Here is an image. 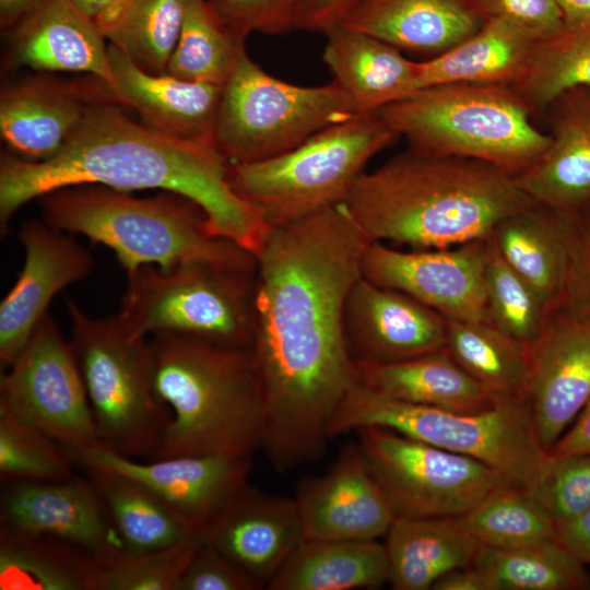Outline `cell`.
Masks as SVG:
<instances>
[{
  "label": "cell",
  "mask_w": 590,
  "mask_h": 590,
  "mask_svg": "<svg viewBox=\"0 0 590 590\" xmlns=\"http://www.w3.org/2000/svg\"><path fill=\"white\" fill-rule=\"evenodd\" d=\"M355 366L358 384L396 400L472 413L499 403L446 347L401 362Z\"/></svg>",
  "instance_id": "cell-31"
},
{
  "label": "cell",
  "mask_w": 590,
  "mask_h": 590,
  "mask_svg": "<svg viewBox=\"0 0 590 590\" xmlns=\"http://www.w3.org/2000/svg\"><path fill=\"white\" fill-rule=\"evenodd\" d=\"M486 19L499 17L526 30L538 39L550 37L565 27L555 0H474Z\"/></svg>",
  "instance_id": "cell-47"
},
{
  "label": "cell",
  "mask_w": 590,
  "mask_h": 590,
  "mask_svg": "<svg viewBox=\"0 0 590 590\" xmlns=\"http://www.w3.org/2000/svg\"><path fill=\"white\" fill-rule=\"evenodd\" d=\"M148 338L153 386L172 412L148 460L251 457L261 447L263 427V391L252 349L172 332Z\"/></svg>",
  "instance_id": "cell-4"
},
{
  "label": "cell",
  "mask_w": 590,
  "mask_h": 590,
  "mask_svg": "<svg viewBox=\"0 0 590 590\" xmlns=\"http://www.w3.org/2000/svg\"><path fill=\"white\" fill-rule=\"evenodd\" d=\"M446 321L452 358L497 402L528 403V344L491 322Z\"/></svg>",
  "instance_id": "cell-34"
},
{
  "label": "cell",
  "mask_w": 590,
  "mask_h": 590,
  "mask_svg": "<svg viewBox=\"0 0 590 590\" xmlns=\"http://www.w3.org/2000/svg\"><path fill=\"white\" fill-rule=\"evenodd\" d=\"M389 579L397 590H427L450 570L473 564L477 541L458 517H397L386 533Z\"/></svg>",
  "instance_id": "cell-29"
},
{
  "label": "cell",
  "mask_w": 590,
  "mask_h": 590,
  "mask_svg": "<svg viewBox=\"0 0 590 590\" xmlns=\"http://www.w3.org/2000/svg\"><path fill=\"white\" fill-rule=\"evenodd\" d=\"M75 4L93 21L105 12L117 0H73Z\"/></svg>",
  "instance_id": "cell-55"
},
{
  "label": "cell",
  "mask_w": 590,
  "mask_h": 590,
  "mask_svg": "<svg viewBox=\"0 0 590 590\" xmlns=\"http://www.w3.org/2000/svg\"><path fill=\"white\" fill-rule=\"evenodd\" d=\"M127 274L118 316L133 334L172 332L252 346L256 271L191 262L170 270L144 266Z\"/></svg>",
  "instance_id": "cell-10"
},
{
  "label": "cell",
  "mask_w": 590,
  "mask_h": 590,
  "mask_svg": "<svg viewBox=\"0 0 590 590\" xmlns=\"http://www.w3.org/2000/svg\"><path fill=\"white\" fill-rule=\"evenodd\" d=\"M550 107L551 143L516 180L538 204L574 219L590 206V87L571 90Z\"/></svg>",
  "instance_id": "cell-24"
},
{
  "label": "cell",
  "mask_w": 590,
  "mask_h": 590,
  "mask_svg": "<svg viewBox=\"0 0 590 590\" xmlns=\"http://www.w3.org/2000/svg\"><path fill=\"white\" fill-rule=\"evenodd\" d=\"M101 102L118 103L111 87L94 75L72 81L48 75L25 79L1 92L2 140L21 158L48 160L62 149L87 108Z\"/></svg>",
  "instance_id": "cell-20"
},
{
  "label": "cell",
  "mask_w": 590,
  "mask_h": 590,
  "mask_svg": "<svg viewBox=\"0 0 590 590\" xmlns=\"http://www.w3.org/2000/svg\"><path fill=\"white\" fill-rule=\"evenodd\" d=\"M108 56L119 104L132 107L157 131L214 148L223 86L148 72L110 44Z\"/></svg>",
  "instance_id": "cell-25"
},
{
  "label": "cell",
  "mask_w": 590,
  "mask_h": 590,
  "mask_svg": "<svg viewBox=\"0 0 590 590\" xmlns=\"http://www.w3.org/2000/svg\"><path fill=\"white\" fill-rule=\"evenodd\" d=\"M564 296L590 309V206L571 219L570 269Z\"/></svg>",
  "instance_id": "cell-48"
},
{
  "label": "cell",
  "mask_w": 590,
  "mask_h": 590,
  "mask_svg": "<svg viewBox=\"0 0 590 590\" xmlns=\"http://www.w3.org/2000/svg\"><path fill=\"white\" fill-rule=\"evenodd\" d=\"M528 405L547 452L590 399V309L563 296L528 344Z\"/></svg>",
  "instance_id": "cell-14"
},
{
  "label": "cell",
  "mask_w": 590,
  "mask_h": 590,
  "mask_svg": "<svg viewBox=\"0 0 590 590\" xmlns=\"http://www.w3.org/2000/svg\"><path fill=\"white\" fill-rule=\"evenodd\" d=\"M83 472L98 492L123 552L163 550L205 532L129 476L94 470Z\"/></svg>",
  "instance_id": "cell-33"
},
{
  "label": "cell",
  "mask_w": 590,
  "mask_h": 590,
  "mask_svg": "<svg viewBox=\"0 0 590 590\" xmlns=\"http://www.w3.org/2000/svg\"><path fill=\"white\" fill-rule=\"evenodd\" d=\"M434 590H493L488 578L473 564L457 568L441 576Z\"/></svg>",
  "instance_id": "cell-52"
},
{
  "label": "cell",
  "mask_w": 590,
  "mask_h": 590,
  "mask_svg": "<svg viewBox=\"0 0 590 590\" xmlns=\"http://www.w3.org/2000/svg\"><path fill=\"white\" fill-rule=\"evenodd\" d=\"M5 33L12 64L94 75L115 94L106 38L73 0H42Z\"/></svg>",
  "instance_id": "cell-23"
},
{
  "label": "cell",
  "mask_w": 590,
  "mask_h": 590,
  "mask_svg": "<svg viewBox=\"0 0 590 590\" xmlns=\"http://www.w3.org/2000/svg\"><path fill=\"white\" fill-rule=\"evenodd\" d=\"M326 35L323 61L357 115L377 113L417 92L418 61L397 47L344 25Z\"/></svg>",
  "instance_id": "cell-27"
},
{
  "label": "cell",
  "mask_w": 590,
  "mask_h": 590,
  "mask_svg": "<svg viewBox=\"0 0 590 590\" xmlns=\"http://www.w3.org/2000/svg\"><path fill=\"white\" fill-rule=\"evenodd\" d=\"M97 566L71 544L0 526V590H91Z\"/></svg>",
  "instance_id": "cell-35"
},
{
  "label": "cell",
  "mask_w": 590,
  "mask_h": 590,
  "mask_svg": "<svg viewBox=\"0 0 590 590\" xmlns=\"http://www.w3.org/2000/svg\"><path fill=\"white\" fill-rule=\"evenodd\" d=\"M460 521L482 546H517L555 539V523L524 486L505 482L488 492Z\"/></svg>",
  "instance_id": "cell-39"
},
{
  "label": "cell",
  "mask_w": 590,
  "mask_h": 590,
  "mask_svg": "<svg viewBox=\"0 0 590 590\" xmlns=\"http://www.w3.org/2000/svg\"><path fill=\"white\" fill-rule=\"evenodd\" d=\"M365 0H306L296 30L327 33Z\"/></svg>",
  "instance_id": "cell-49"
},
{
  "label": "cell",
  "mask_w": 590,
  "mask_h": 590,
  "mask_svg": "<svg viewBox=\"0 0 590 590\" xmlns=\"http://www.w3.org/2000/svg\"><path fill=\"white\" fill-rule=\"evenodd\" d=\"M579 87H590V27L565 26L538 42L524 78L514 88L533 111Z\"/></svg>",
  "instance_id": "cell-40"
},
{
  "label": "cell",
  "mask_w": 590,
  "mask_h": 590,
  "mask_svg": "<svg viewBox=\"0 0 590 590\" xmlns=\"http://www.w3.org/2000/svg\"><path fill=\"white\" fill-rule=\"evenodd\" d=\"M117 104H92L62 149L48 160L1 155V233H7L10 219L22 205L60 188L161 189L193 201L214 235L257 256L271 227L233 190L227 163L219 152L138 123Z\"/></svg>",
  "instance_id": "cell-2"
},
{
  "label": "cell",
  "mask_w": 590,
  "mask_h": 590,
  "mask_svg": "<svg viewBox=\"0 0 590 590\" xmlns=\"http://www.w3.org/2000/svg\"><path fill=\"white\" fill-rule=\"evenodd\" d=\"M567 27H590V0H555Z\"/></svg>",
  "instance_id": "cell-53"
},
{
  "label": "cell",
  "mask_w": 590,
  "mask_h": 590,
  "mask_svg": "<svg viewBox=\"0 0 590 590\" xmlns=\"http://www.w3.org/2000/svg\"><path fill=\"white\" fill-rule=\"evenodd\" d=\"M74 468L62 445L0 408L1 483L62 481L74 475Z\"/></svg>",
  "instance_id": "cell-42"
},
{
  "label": "cell",
  "mask_w": 590,
  "mask_h": 590,
  "mask_svg": "<svg viewBox=\"0 0 590 590\" xmlns=\"http://www.w3.org/2000/svg\"><path fill=\"white\" fill-rule=\"evenodd\" d=\"M473 565L493 590H586L590 575L583 563L555 539L492 547L480 546Z\"/></svg>",
  "instance_id": "cell-37"
},
{
  "label": "cell",
  "mask_w": 590,
  "mask_h": 590,
  "mask_svg": "<svg viewBox=\"0 0 590 590\" xmlns=\"http://www.w3.org/2000/svg\"><path fill=\"white\" fill-rule=\"evenodd\" d=\"M262 585L206 540L194 552L176 590H258Z\"/></svg>",
  "instance_id": "cell-46"
},
{
  "label": "cell",
  "mask_w": 590,
  "mask_h": 590,
  "mask_svg": "<svg viewBox=\"0 0 590 590\" xmlns=\"http://www.w3.org/2000/svg\"><path fill=\"white\" fill-rule=\"evenodd\" d=\"M190 0H117L94 22L110 45L151 73H166Z\"/></svg>",
  "instance_id": "cell-36"
},
{
  "label": "cell",
  "mask_w": 590,
  "mask_h": 590,
  "mask_svg": "<svg viewBox=\"0 0 590 590\" xmlns=\"http://www.w3.org/2000/svg\"><path fill=\"white\" fill-rule=\"evenodd\" d=\"M205 540L206 531L163 550L121 552L97 566L91 590H176L189 560Z\"/></svg>",
  "instance_id": "cell-43"
},
{
  "label": "cell",
  "mask_w": 590,
  "mask_h": 590,
  "mask_svg": "<svg viewBox=\"0 0 590 590\" xmlns=\"http://www.w3.org/2000/svg\"><path fill=\"white\" fill-rule=\"evenodd\" d=\"M389 562L378 540L305 539L269 582L270 590L379 588Z\"/></svg>",
  "instance_id": "cell-32"
},
{
  "label": "cell",
  "mask_w": 590,
  "mask_h": 590,
  "mask_svg": "<svg viewBox=\"0 0 590 590\" xmlns=\"http://www.w3.org/2000/svg\"><path fill=\"white\" fill-rule=\"evenodd\" d=\"M241 40L253 32L278 35L297 28L306 0H208Z\"/></svg>",
  "instance_id": "cell-45"
},
{
  "label": "cell",
  "mask_w": 590,
  "mask_h": 590,
  "mask_svg": "<svg viewBox=\"0 0 590 590\" xmlns=\"http://www.w3.org/2000/svg\"><path fill=\"white\" fill-rule=\"evenodd\" d=\"M540 39L499 17H488L450 49L418 61L417 91L448 83L515 87L526 75Z\"/></svg>",
  "instance_id": "cell-28"
},
{
  "label": "cell",
  "mask_w": 590,
  "mask_h": 590,
  "mask_svg": "<svg viewBox=\"0 0 590 590\" xmlns=\"http://www.w3.org/2000/svg\"><path fill=\"white\" fill-rule=\"evenodd\" d=\"M42 0H0V25L8 32Z\"/></svg>",
  "instance_id": "cell-54"
},
{
  "label": "cell",
  "mask_w": 590,
  "mask_h": 590,
  "mask_svg": "<svg viewBox=\"0 0 590 590\" xmlns=\"http://www.w3.org/2000/svg\"><path fill=\"white\" fill-rule=\"evenodd\" d=\"M305 539L295 498L249 486L206 530V541L263 588Z\"/></svg>",
  "instance_id": "cell-22"
},
{
  "label": "cell",
  "mask_w": 590,
  "mask_h": 590,
  "mask_svg": "<svg viewBox=\"0 0 590 590\" xmlns=\"http://www.w3.org/2000/svg\"><path fill=\"white\" fill-rule=\"evenodd\" d=\"M485 294L492 324L526 344L539 335L550 308L539 293L507 263L489 237Z\"/></svg>",
  "instance_id": "cell-41"
},
{
  "label": "cell",
  "mask_w": 590,
  "mask_h": 590,
  "mask_svg": "<svg viewBox=\"0 0 590 590\" xmlns=\"http://www.w3.org/2000/svg\"><path fill=\"white\" fill-rule=\"evenodd\" d=\"M489 238L550 309L562 299L570 269L571 219L535 204L502 221Z\"/></svg>",
  "instance_id": "cell-30"
},
{
  "label": "cell",
  "mask_w": 590,
  "mask_h": 590,
  "mask_svg": "<svg viewBox=\"0 0 590 590\" xmlns=\"http://www.w3.org/2000/svg\"><path fill=\"white\" fill-rule=\"evenodd\" d=\"M514 87L448 83L422 88L377 111L411 151L493 165L512 176L532 166L551 135L531 121Z\"/></svg>",
  "instance_id": "cell-6"
},
{
  "label": "cell",
  "mask_w": 590,
  "mask_h": 590,
  "mask_svg": "<svg viewBox=\"0 0 590 590\" xmlns=\"http://www.w3.org/2000/svg\"><path fill=\"white\" fill-rule=\"evenodd\" d=\"M369 244L344 202L271 227L256 256L260 448L279 472L322 456L331 422L357 384L343 319Z\"/></svg>",
  "instance_id": "cell-1"
},
{
  "label": "cell",
  "mask_w": 590,
  "mask_h": 590,
  "mask_svg": "<svg viewBox=\"0 0 590 590\" xmlns=\"http://www.w3.org/2000/svg\"><path fill=\"white\" fill-rule=\"evenodd\" d=\"M245 49L208 0H190L166 73L191 82L223 86Z\"/></svg>",
  "instance_id": "cell-38"
},
{
  "label": "cell",
  "mask_w": 590,
  "mask_h": 590,
  "mask_svg": "<svg viewBox=\"0 0 590 590\" xmlns=\"http://www.w3.org/2000/svg\"><path fill=\"white\" fill-rule=\"evenodd\" d=\"M547 452L555 456L590 455V399L574 426Z\"/></svg>",
  "instance_id": "cell-51"
},
{
  "label": "cell",
  "mask_w": 590,
  "mask_h": 590,
  "mask_svg": "<svg viewBox=\"0 0 590 590\" xmlns=\"http://www.w3.org/2000/svg\"><path fill=\"white\" fill-rule=\"evenodd\" d=\"M474 0H365L341 24L398 49L437 56L484 23Z\"/></svg>",
  "instance_id": "cell-26"
},
{
  "label": "cell",
  "mask_w": 590,
  "mask_h": 590,
  "mask_svg": "<svg viewBox=\"0 0 590 590\" xmlns=\"http://www.w3.org/2000/svg\"><path fill=\"white\" fill-rule=\"evenodd\" d=\"M0 408L69 449L98 444L69 340L47 314L0 376Z\"/></svg>",
  "instance_id": "cell-13"
},
{
  "label": "cell",
  "mask_w": 590,
  "mask_h": 590,
  "mask_svg": "<svg viewBox=\"0 0 590 590\" xmlns=\"http://www.w3.org/2000/svg\"><path fill=\"white\" fill-rule=\"evenodd\" d=\"M64 449L82 471H105L129 476L204 531L248 486L251 468V457L177 456L139 461L101 444Z\"/></svg>",
  "instance_id": "cell-16"
},
{
  "label": "cell",
  "mask_w": 590,
  "mask_h": 590,
  "mask_svg": "<svg viewBox=\"0 0 590 590\" xmlns=\"http://www.w3.org/2000/svg\"><path fill=\"white\" fill-rule=\"evenodd\" d=\"M364 461L397 517H458L510 482L484 462L392 429L356 430Z\"/></svg>",
  "instance_id": "cell-12"
},
{
  "label": "cell",
  "mask_w": 590,
  "mask_h": 590,
  "mask_svg": "<svg viewBox=\"0 0 590 590\" xmlns=\"http://www.w3.org/2000/svg\"><path fill=\"white\" fill-rule=\"evenodd\" d=\"M368 426L475 458L527 488L546 456L526 402H499L482 412H459L396 400L357 382L332 420L329 434Z\"/></svg>",
  "instance_id": "cell-9"
},
{
  "label": "cell",
  "mask_w": 590,
  "mask_h": 590,
  "mask_svg": "<svg viewBox=\"0 0 590 590\" xmlns=\"http://www.w3.org/2000/svg\"><path fill=\"white\" fill-rule=\"evenodd\" d=\"M38 202L46 223L108 247L127 273L144 266L170 270L191 262L257 269L253 253L214 235L203 210L173 192L137 198L104 186L80 185L50 191Z\"/></svg>",
  "instance_id": "cell-5"
},
{
  "label": "cell",
  "mask_w": 590,
  "mask_h": 590,
  "mask_svg": "<svg viewBox=\"0 0 590 590\" xmlns=\"http://www.w3.org/2000/svg\"><path fill=\"white\" fill-rule=\"evenodd\" d=\"M555 540L583 564H590V508L568 520L555 522Z\"/></svg>",
  "instance_id": "cell-50"
},
{
  "label": "cell",
  "mask_w": 590,
  "mask_h": 590,
  "mask_svg": "<svg viewBox=\"0 0 590 590\" xmlns=\"http://www.w3.org/2000/svg\"><path fill=\"white\" fill-rule=\"evenodd\" d=\"M397 137L378 113L356 115L278 156L227 164V178L275 227L344 203L368 161Z\"/></svg>",
  "instance_id": "cell-7"
},
{
  "label": "cell",
  "mask_w": 590,
  "mask_h": 590,
  "mask_svg": "<svg viewBox=\"0 0 590 590\" xmlns=\"http://www.w3.org/2000/svg\"><path fill=\"white\" fill-rule=\"evenodd\" d=\"M555 522L590 508V455L546 452L528 488Z\"/></svg>",
  "instance_id": "cell-44"
},
{
  "label": "cell",
  "mask_w": 590,
  "mask_h": 590,
  "mask_svg": "<svg viewBox=\"0 0 590 590\" xmlns=\"http://www.w3.org/2000/svg\"><path fill=\"white\" fill-rule=\"evenodd\" d=\"M344 335L355 364H387L446 347L447 321L411 295L363 275L344 308Z\"/></svg>",
  "instance_id": "cell-19"
},
{
  "label": "cell",
  "mask_w": 590,
  "mask_h": 590,
  "mask_svg": "<svg viewBox=\"0 0 590 590\" xmlns=\"http://www.w3.org/2000/svg\"><path fill=\"white\" fill-rule=\"evenodd\" d=\"M24 247L22 271L0 305V366L4 370L23 349L52 298L93 270L92 255L72 234L45 221H26L17 233Z\"/></svg>",
  "instance_id": "cell-18"
},
{
  "label": "cell",
  "mask_w": 590,
  "mask_h": 590,
  "mask_svg": "<svg viewBox=\"0 0 590 590\" xmlns=\"http://www.w3.org/2000/svg\"><path fill=\"white\" fill-rule=\"evenodd\" d=\"M345 204L370 243L437 249L486 239L538 203L493 165L410 151L364 173Z\"/></svg>",
  "instance_id": "cell-3"
},
{
  "label": "cell",
  "mask_w": 590,
  "mask_h": 590,
  "mask_svg": "<svg viewBox=\"0 0 590 590\" xmlns=\"http://www.w3.org/2000/svg\"><path fill=\"white\" fill-rule=\"evenodd\" d=\"M295 500L306 539L378 540L397 518L357 444L322 475L303 480Z\"/></svg>",
  "instance_id": "cell-21"
},
{
  "label": "cell",
  "mask_w": 590,
  "mask_h": 590,
  "mask_svg": "<svg viewBox=\"0 0 590 590\" xmlns=\"http://www.w3.org/2000/svg\"><path fill=\"white\" fill-rule=\"evenodd\" d=\"M356 115L335 81L291 84L267 73L244 49L222 88L214 148L227 164L259 162Z\"/></svg>",
  "instance_id": "cell-11"
},
{
  "label": "cell",
  "mask_w": 590,
  "mask_h": 590,
  "mask_svg": "<svg viewBox=\"0 0 590 590\" xmlns=\"http://www.w3.org/2000/svg\"><path fill=\"white\" fill-rule=\"evenodd\" d=\"M69 343L79 367L98 444L130 459H150L170 422L152 381L149 338L118 314L95 318L67 299Z\"/></svg>",
  "instance_id": "cell-8"
},
{
  "label": "cell",
  "mask_w": 590,
  "mask_h": 590,
  "mask_svg": "<svg viewBox=\"0 0 590 590\" xmlns=\"http://www.w3.org/2000/svg\"><path fill=\"white\" fill-rule=\"evenodd\" d=\"M487 238L450 248L401 251L370 243L362 275L404 292L446 319L489 322L485 294Z\"/></svg>",
  "instance_id": "cell-15"
},
{
  "label": "cell",
  "mask_w": 590,
  "mask_h": 590,
  "mask_svg": "<svg viewBox=\"0 0 590 590\" xmlns=\"http://www.w3.org/2000/svg\"><path fill=\"white\" fill-rule=\"evenodd\" d=\"M1 484L0 526L71 544L98 565L123 552L107 509L86 475Z\"/></svg>",
  "instance_id": "cell-17"
}]
</instances>
